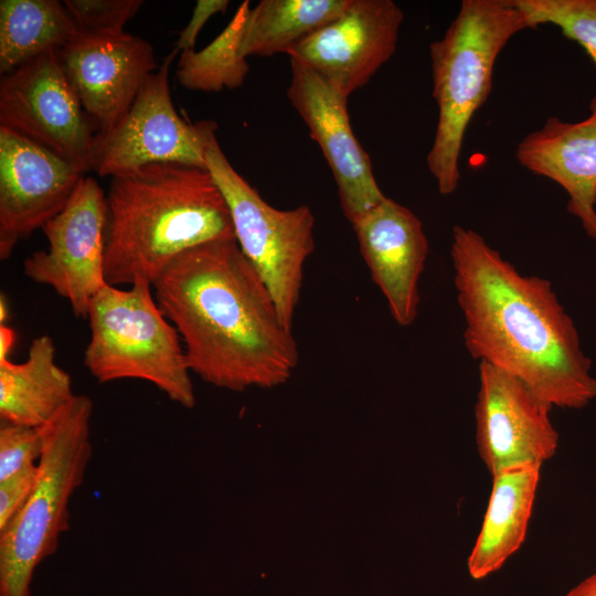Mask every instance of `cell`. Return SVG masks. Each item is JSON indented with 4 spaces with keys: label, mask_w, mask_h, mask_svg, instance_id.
<instances>
[{
    "label": "cell",
    "mask_w": 596,
    "mask_h": 596,
    "mask_svg": "<svg viewBox=\"0 0 596 596\" xmlns=\"http://www.w3.org/2000/svg\"><path fill=\"white\" fill-rule=\"evenodd\" d=\"M450 256L464 341L475 360L517 379L552 407L578 409L596 398L592 360L547 279L520 274L460 225L453 228Z\"/></svg>",
    "instance_id": "1"
},
{
    "label": "cell",
    "mask_w": 596,
    "mask_h": 596,
    "mask_svg": "<svg viewBox=\"0 0 596 596\" xmlns=\"http://www.w3.org/2000/svg\"><path fill=\"white\" fill-rule=\"evenodd\" d=\"M152 290L180 334L190 371L203 381L232 391L270 387L298 365L297 341L236 240L182 253Z\"/></svg>",
    "instance_id": "2"
},
{
    "label": "cell",
    "mask_w": 596,
    "mask_h": 596,
    "mask_svg": "<svg viewBox=\"0 0 596 596\" xmlns=\"http://www.w3.org/2000/svg\"><path fill=\"white\" fill-rule=\"evenodd\" d=\"M105 276L110 286L153 284L182 253L236 240L228 205L206 169L174 162L110 178Z\"/></svg>",
    "instance_id": "3"
},
{
    "label": "cell",
    "mask_w": 596,
    "mask_h": 596,
    "mask_svg": "<svg viewBox=\"0 0 596 596\" xmlns=\"http://www.w3.org/2000/svg\"><path fill=\"white\" fill-rule=\"evenodd\" d=\"M525 29L532 26L514 0H464L444 35L430 43L438 118L426 162L440 194L457 190L465 135L490 95L498 55Z\"/></svg>",
    "instance_id": "4"
},
{
    "label": "cell",
    "mask_w": 596,
    "mask_h": 596,
    "mask_svg": "<svg viewBox=\"0 0 596 596\" xmlns=\"http://www.w3.org/2000/svg\"><path fill=\"white\" fill-rule=\"evenodd\" d=\"M93 401L76 394L41 427L42 455L35 487L20 511L0 529V596H31L36 567L53 555L70 529V501L93 454Z\"/></svg>",
    "instance_id": "5"
},
{
    "label": "cell",
    "mask_w": 596,
    "mask_h": 596,
    "mask_svg": "<svg viewBox=\"0 0 596 596\" xmlns=\"http://www.w3.org/2000/svg\"><path fill=\"white\" fill-rule=\"evenodd\" d=\"M86 319L91 338L83 362L97 382L142 380L172 402L194 406L180 334L157 304L151 284L139 280L128 289L105 285L93 298Z\"/></svg>",
    "instance_id": "6"
},
{
    "label": "cell",
    "mask_w": 596,
    "mask_h": 596,
    "mask_svg": "<svg viewBox=\"0 0 596 596\" xmlns=\"http://www.w3.org/2000/svg\"><path fill=\"white\" fill-rule=\"evenodd\" d=\"M216 124L203 120L206 170L222 192L236 242L265 281L284 326L291 330L300 299L304 267L315 249V215L308 205H269L232 167L215 137Z\"/></svg>",
    "instance_id": "7"
},
{
    "label": "cell",
    "mask_w": 596,
    "mask_h": 596,
    "mask_svg": "<svg viewBox=\"0 0 596 596\" xmlns=\"http://www.w3.org/2000/svg\"><path fill=\"white\" fill-rule=\"evenodd\" d=\"M177 50L140 87L134 103L115 126L96 132L92 170L99 177H118L145 166L174 162L206 169L203 120L192 124L174 108L169 68Z\"/></svg>",
    "instance_id": "8"
},
{
    "label": "cell",
    "mask_w": 596,
    "mask_h": 596,
    "mask_svg": "<svg viewBox=\"0 0 596 596\" xmlns=\"http://www.w3.org/2000/svg\"><path fill=\"white\" fill-rule=\"evenodd\" d=\"M0 126L92 170V145L97 129L82 107L58 56L49 51L0 81Z\"/></svg>",
    "instance_id": "9"
},
{
    "label": "cell",
    "mask_w": 596,
    "mask_h": 596,
    "mask_svg": "<svg viewBox=\"0 0 596 596\" xmlns=\"http://www.w3.org/2000/svg\"><path fill=\"white\" fill-rule=\"evenodd\" d=\"M106 213V194L93 178L83 177L64 209L42 227L47 249L23 262L24 275L66 299L75 317L87 318L93 298L107 285Z\"/></svg>",
    "instance_id": "10"
},
{
    "label": "cell",
    "mask_w": 596,
    "mask_h": 596,
    "mask_svg": "<svg viewBox=\"0 0 596 596\" xmlns=\"http://www.w3.org/2000/svg\"><path fill=\"white\" fill-rule=\"evenodd\" d=\"M553 407L517 379L479 362L475 404L476 444L491 476L521 467H541L558 448Z\"/></svg>",
    "instance_id": "11"
},
{
    "label": "cell",
    "mask_w": 596,
    "mask_h": 596,
    "mask_svg": "<svg viewBox=\"0 0 596 596\" xmlns=\"http://www.w3.org/2000/svg\"><path fill=\"white\" fill-rule=\"evenodd\" d=\"M84 172L51 149L0 126V259L61 212Z\"/></svg>",
    "instance_id": "12"
},
{
    "label": "cell",
    "mask_w": 596,
    "mask_h": 596,
    "mask_svg": "<svg viewBox=\"0 0 596 596\" xmlns=\"http://www.w3.org/2000/svg\"><path fill=\"white\" fill-rule=\"evenodd\" d=\"M404 20L392 0H350L336 20L287 52L345 96L364 86L396 51Z\"/></svg>",
    "instance_id": "13"
},
{
    "label": "cell",
    "mask_w": 596,
    "mask_h": 596,
    "mask_svg": "<svg viewBox=\"0 0 596 596\" xmlns=\"http://www.w3.org/2000/svg\"><path fill=\"white\" fill-rule=\"evenodd\" d=\"M64 73L97 132L111 129L159 67L155 50L129 33L79 32L58 50Z\"/></svg>",
    "instance_id": "14"
},
{
    "label": "cell",
    "mask_w": 596,
    "mask_h": 596,
    "mask_svg": "<svg viewBox=\"0 0 596 596\" xmlns=\"http://www.w3.org/2000/svg\"><path fill=\"white\" fill-rule=\"evenodd\" d=\"M290 66L287 97L321 148L338 185L342 212L353 223L386 196L352 131L349 97L300 62L290 58Z\"/></svg>",
    "instance_id": "15"
},
{
    "label": "cell",
    "mask_w": 596,
    "mask_h": 596,
    "mask_svg": "<svg viewBox=\"0 0 596 596\" xmlns=\"http://www.w3.org/2000/svg\"><path fill=\"white\" fill-rule=\"evenodd\" d=\"M351 224L393 319L403 327L412 324L419 302L418 281L428 254L421 220L406 206L385 198Z\"/></svg>",
    "instance_id": "16"
},
{
    "label": "cell",
    "mask_w": 596,
    "mask_h": 596,
    "mask_svg": "<svg viewBox=\"0 0 596 596\" xmlns=\"http://www.w3.org/2000/svg\"><path fill=\"white\" fill-rule=\"evenodd\" d=\"M515 157L530 172L560 184L567 210L596 242V97L587 118L568 123L549 117L518 143Z\"/></svg>",
    "instance_id": "17"
},
{
    "label": "cell",
    "mask_w": 596,
    "mask_h": 596,
    "mask_svg": "<svg viewBox=\"0 0 596 596\" xmlns=\"http://www.w3.org/2000/svg\"><path fill=\"white\" fill-rule=\"evenodd\" d=\"M541 467H521L492 476V488L473 547L469 575L482 579L500 570L523 544L540 482Z\"/></svg>",
    "instance_id": "18"
},
{
    "label": "cell",
    "mask_w": 596,
    "mask_h": 596,
    "mask_svg": "<svg viewBox=\"0 0 596 596\" xmlns=\"http://www.w3.org/2000/svg\"><path fill=\"white\" fill-rule=\"evenodd\" d=\"M52 338L40 336L26 360H0L1 422L41 428L54 419L76 394L70 374L55 363Z\"/></svg>",
    "instance_id": "19"
},
{
    "label": "cell",
    "mask_w": 596,
    "mask_h": 596,
    "mask_svg": "<svg viewBox=\"0 0 596 596\" xmlns=\"http://www.w3.org/2000/svg\"><path fill=\"white\" fill-rule=\"evenodd\" d=\"M79 32L64 2L1 0V76L49 51L62 49Z\"/></svg>",
    "instance_id": "20"
},
{
    "label": "cell",
    "mask_w": 596,
    "mask_h": 596,
    "mask_svg": "<svg viewBox=\"0 0 596 596\" xmlns=\"http://www.w3.org/2000/svg\"><path fill=\"white\" fill-rule=\"evenodd\" d=\"M350 0H262L251 9L240 53L270 56L286 53L301 40L339 18Z\"/></svg>",
    "instance_id": "21"
},
{
    "label": "cell",
    "mask_w": 596,
    "mask_h": 596,
    "mask_svg": "<svg viewBox=\"0 0 596 596\" xmlns=\"http://www.w3.org/2000/svg\"><path fill=\"white\" fill-rule=\"evenodd\" d=\"M251 11L246 0L237 8L227 26L204 49L181 52L177 79L191 91L219 93L243 85L249 71L240 53L241 39Z\"/></svg>",
    "instance_id": "22"
},
{
    "label": "cell",
    "mask_w": 596,
    "mask_h": 596,
    "mask_svg": "<svg viewBox=\"0 0 596 596\" xmlns=\"http://www.w3.org/2000/svg\"><path fill=\"white\" fill-rule=\"evenodd\" d=\"M532 29L541 24L557 26L577 42L596 65V0H514Z\"/></svg>",
    "instance_id": "23"
},
{
    "label": "cell",
    "mask_w": 596,
    "mask_h": 596,
    "mask_svg": "<svg viewBox=\"0 0 596 596\" xmlns=\"http://www.w3.org/2000/svg\"><path fill=\"white\" fill-rule=\"evenodd\" d=\"M81 32L121 34L125 24L143 4L142 0H65L63 1Z\"/></svg>",
    "instance_id": "24"
},
{
    "label": "cell",
    "mask_w": 596,
    "mask_h": 596,
    "mask_svg": "<svg viewBox=\"0 0 596 596\" xmlns=\"http://www.w3.org/2000/svg\"><path fill=\"white\" fill-rule=\"evenodd\" d=\"M42 449L41 428L1 422L0 481L28 466L35 465Z\"/></svg>",
    "instance_id": "25"
},
{
    "label": "cell",
    "mask_w": 596,
    "mask_h": 596,
    "mask_svg": "<svg viewBox=\"0 0 596 596\" xmlns=\"http://www.w3.org/2000/svg\"><path fill=\"white\" fill-rule=\"evenodd\" d=\"M39 476L38 464L28 466L0 481V529L29 500Z\"/></svg>",
    "instance_id": "26"
},
{
    "label": "cell",
    "mask_w": 596,
    "mask_h": 596,
    "mask_svg": "<svg viewBox=\"0 0 596 596\" xmlns=\"http://www.w3.org/2000/svg\"><path fill=\"white\" fill-rule=\"evenodd\" d=\"M228 7L227 0H199L192 17L183 30L180 31L174 50L183 52L194 49L196 36L203 25L215 13H223Z\"/></svg>",
    "instance_id": "27"
},
{
    "label": "cell",
    "mask_w": 596,
    "mask_h": 596,
    "mask_svg": "<svg viewBox=\"0 0 596 596\" xmlns=\"http://www.w3.org/2000/svg\"><path fill=\"white\" fill-rule=\"evenodd\" d=\"M564 596H596V572L577 583Z\"/></svg>",
    "instance_id": "28"
},
{
    "label": "cell",
    "mask_w": 596,
    "mask_h": 596,
    "mask_svg": "<svg viewBox=\"0 0 596 596\" xmlns=\"http://www.w3.org/2000/svg\"><path fill=\"white\" fill-rule=\"evenodd\" d=\"M15 342V332L7 324H0V360H10V352Z\"/></svg>",
    "instance_id": "29"
},
{
    "label": "cell",
    "mask_w": 596,
    "mask_h": 596,
    "mask_svg": "<svg viewBox=\"0 0 596 596\" xmlns=\"http://www.w3.org/2000/svg\"><path fill=\"white\" fill-rule=\"evenodd\" d=\"M9 317V305L6 296L0 297V324H6Z\"/></svg>",
    "instance_id": "30"
}]
</instances>
